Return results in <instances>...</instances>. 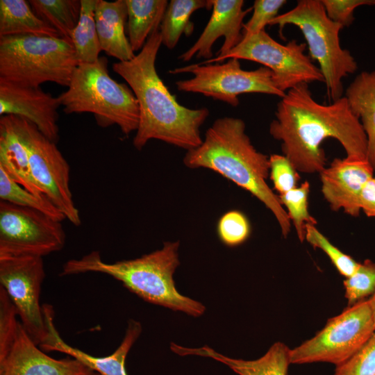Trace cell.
Masks as SVG:
<instances>
[{"label":"cell","mask_w":375,"mask_h":375,"mask_svg":"<svg viewBox=\"0 0 375 375\" xmlns=\"http://www.w3.org/2000/svg\"><path fill=\"white\" fill-rule=\"evenodd\" d=\"M274 115L269 133L281 142L283 154L299 172L320 173L326 167L322 144L330 138L340 143L347 156L367 158L366 134L344 97L322 104L308 84L301 83L281 98Z\"/></svg>","instance_id":"1"},{"label":"cell","mask_w":375,"mask_h":375,"mask_svg":"<svg viewBox=\"0 0 375 375\" xmlns=\"http://www.w3.org/2000/svg\"><path fill=\"white\" fill-rule=\"evenodd\" d=\"M162 44L160 31H154L140 52L131 60L112 65L134 93L140 121L133 143L141 150L152 139L186 149L203 142L200 128L209 115L207 108L192 109L180 104L157 73L156 60Z\"/></svg>","instance_id":"2"},{"label":"cell","mask_w":375,"mask_h":375,"mask_svg":"<svg viewBox=\"0 0 375 375\" xmlns=\"http://www.w3.org/2000/svg\"><path fill=\"white\" fill-rule=\"evenodd\" d=\"M245 129L242 119H217L206 131L202 143L187 151L183 162L189 168L211 169L248 191L272 212L286 238L291 222L278 196L267 183L269 157L254 147Z\"/></svg>","instance_id":"3"},{"label":"cell","mask_w":375,"mask_h":375,"mask_svg":"<svg viewBox=\"0 0 375 375\" xmlns=\"http://www.w3.org/2000/svg\"><path fill=\"white\" fill-rule=\"evenodd\" d=\"M178 247V241L166 242L161 249L140 258L113 263L103 261L100 253L93 251L80 258L67 260L60 275L105 274L149 303L199 317L205 312V306L183 295L175 286L173 275L180 264Z\"/></svg>","instance_id":"4"},{"label":"cell","mask_w":375,"mask_h":375,"mask_svg":"<svg viewBox=\"0 0 375 375\" xmlns=\"http://www.w3.org/2000/svg\"><path fill=\"white\" fill-rule=\"evenodd\" d=\"M67 88L58 97L66 114L90 112L99 126L117 125L126 135L137 131L138 100L126 85L110 77L105 57L92 63H79Z\"/></svg>","instance_id":"5"},{"label":"cell","mask_w":375,"mask_h":375,"mask_svg":"<svg viewBox=\"0 0 375 375\" xmlns=\"http://www.w3.org/2000/svg\"><path fill=\"white\" fill-rule=\"evenodd\" d=\"M71 40L35 35L0 37V78L38 88L68 87L78 65Z\"/></svg>","instance_id":"6"},{"label":"cell","mask_w":375,"mask_h":375,"mask_svg":"<svg viewBox=\"0 0 375 375\" xmlns=\"http://www.w3.org/2000/svg\"><path fill=\"white\" fill-rule=\"evenodd\" d=\"M278 26L281 38L286 25H293L301 31L310 57L318 63L326 87L328 98L336 101L343 94V78L353 74L358 64L351 52L340 44L342 26L327 16L321 0H299L286 12L278 15L269 26Z\"/></svg>","instance_id":"7"},{"label":"cell","mask_w":375,"mask_h":375,"mask_svg":"<svg viewBox=\"0 0 375 375\" xmlns=\"http://www.w3.org/2000/svg\"><path fill=\"white\" fill-rule=\"evenodd\" d=\"M375 333L368 299L330 318L312 338L290 349L291 364L329 362L338 366L359 351Z\"/></svg>","instance_id":"8"},{"label":"cell","mask_w":375,"mask_h":375,"mask_svg":"<svg viewBox=\"0 0 375 375\" xmlns=\"http://www.w3.org/2000/svg\"><path fill=\"white\" fill-rule=\"evenodd\" d=\"M172 74L190 73L193 77L176 82L178 90L199 93L232 106L239 105L238 96L246 93H262L283 98L286 93L275 85L273 74L265 67L253 70L242 69L237 58L224 62L192 64L175 68Z\"/></svg>","instance_id":"9"},{"label":"cell","mask_w":375,"mask_h":375,"mask_svg":"<svg viewBox=\"0 0 375 375\" xmlns=\"http://www.w3.org/2000/svg\"><path fill=\"white\" fill-rule=\"evenodd\" d=\"M306 47V44L299 43L295 40L282 44L264 30L243 38L217 62L237 58L262 64L272 71L276 87L286 93L301 83H324L318 66L304 53Z\"/></svg>","instance_id":"10"},{"label":"cell","mask_w":375,"mask_h":375,"mask_svg":"<svg viewBox=\"0 0 375 375\" xmlns=\"http://www.w3.org/2000/svg\"><path fill=\"white\" fill-rule=\"evenodd\" d=\"M65 241L61 222L37 210L0 201V256L43 258L61 250Z\"/></svg>","instance_id":"11"},{"label":"cell","mask_w":375,"mask_h":375,"mask_svg":"<svg viewBox=\"0 0 375 375\" xmlns=\"http://www.w3.org/2000/svg\"><path fill=\"white\" fill-rule=\"evenodd\" d=\"M19 117L32 176L44 194L73 225L81 224L69 186L70 167L56 143L46 138L32 123Z\"/></svg>","instance_id":"12"},{"label":"cell","mask_w":375,"mask_h":375,"mask_svg":"<svg viewBox=\"0 0 375 375\" xmlns=\"http://www.w3.org/2000/svg\"><path fill=\"white\" fill-rule=\"evenodd\" d=\"M44 277L42 257L0 256V286L15 306L23 327L38 346L47 334L43 306L40 303Z\"/></svg>","instance_id":"13"},{"label":"cell","mask_w":375,"mask_h":375,"mask_svg":"<svg viewBox=\"0 0 375 375\" xmlns=\"http://www.w3.org/2000/svg\"><path fill=\"white\" fill-rule=\"evenodd\" d=\"M210 18L196 42L178 59L205 58L203 64L215 63L242 40L243 19L252 10L244 9L243 0H212Z\"/></svg>","instance_id":"14"},{"label":"cell","mask_w":375,"mask_h":375,"mask_svg":"<svg viewBox=\"0 0 375 375\" xmlns=\"http://www.w3.org/2000/svg\"><path fill=\"white\" fill-rule=\"evenodd\" d=\"M32 340L20 321L12 340L0 348V375H92L74 358L50 357Z\"/></svg>","instance_id":"15"},{"label":"cell","mask_w":375,"mask_h":375,"mask_svg":"<svg viewBox=\"0 0 375 375\" xmlns=\"http://www.w3.org/2000/svg\"><path fill=\"white\" fill-rule=\"evenodd\" d=\"M374 172L367 158H335L319 173L322 193L331 210L359 216L362 189Z\"/></svg>","instance_id":"16"},{"label":"cell","mask_w":375,"mask_h":375,"mask_svg":"<svg viewBox=\"0 0 375 375\" xmlns=\"http://www.w3.org/2000/svg\"><path fill=\"white\" fill-rule=\"evenodd\" d=\"M58 97L40 87L20 85L0 78V115H15L34 124L49 140H59Z\"/></svg>","instance_id":"17"},{"label":"cell","mask_w":375,"mask_h":375,"mask_svg":"<svg viewBox=\"0 0 375 375\" xmlns=\"http://www.w3.org/2000/svg\"><path fill=\"white\" fill-rule=\"evenodd\" d=\"M43 311L47 325V334L39 347L46 352L58 351L76 358L101 375H128L125 362L131 347L140 335L142 327L134 319L128 322L124 337L119 346L110 355L98 357L74 347L65 342L54 324L52 306L44 304Z\"/></svg>","instance_id":"18"},{"label":"cell","mask_w":375,"mask_h":375,"mask_svg":"<svg viewBox=\"0 0 375 375\" xmlns=\"http://www.w3.org/2000/svg\"><path fill=\"white\" fill-rule=\"evenodd\" d=\"M171 350L179 356H199L210 358L222 362L238 375H287L290 349L277 342L260 358L246 360L226 356L205 345L199 348H188L171 343Z\"/></svg>","instance_id":"19"},{"label":"cell","mask_w":375,"mask_h":375,"mask_svg":"<svg viewBox=\"0 0 375 375\" xmlns=\"http://www.w3.org/2000/svg\"><path fill=\"white\" fill-rule=\"evenodd\" d=\"M0 167L28 191L38 195L45 194L32 176L19 117L15 115H3L0 118Z\"/></svg>","instance_id":"20"},{"label":"cell","mask_w":375,"mask_h":375,"mask_svg":"<svg viewBox=\"0 0 375 375\" xmlns=\"http://www.w3.org/2000/svg\"><path fill=\"white\" fill-rule=\"evenodd\" d=\"M128 13L125 0H97L94 18L102 51L120 62L132 60L135 55L125 35Z\"/></svg>","instance_id":"21"},{"label":"cell","mask_w":375,"mask_h":375,"mask_svg":"<svg viewBox=\"0 0 375 375\" xmlns=\"http://www.w3.org/2000/svg\"><path fill=\"white\" fill-rule=\"evenodd\" d=\"M367 138V158L375 171V70L358 74L344 96Z\"/></svg>","instance_id":"22"},{"label":"cell","mask_w":375,"mask_h":375,"mask_svg":"<svg viewBox=\"0 0 375 375\" xmlns=\"http://www.w3.org/2000/svg\"><path fill=\"white\" fill-rule=\"evenodd\" d=\"M35 35L62 38L54 28L40 19L24 0L0 1V37Z\"/></svg>","instance_id":"23"},{"label":"cell","mask_w":375,"mask_h":375,"mask_svg":"<svg viewBox=\"0 0 375 375\" xmlns=\"http://www.w3.org/2000/svg\"><path fill=\"white\" fill-rule=\"evenodd\" d=\"M128 40L133 51L142 49L150 35L160 28L167 0H125Z\"/></svg>","instance_id":"24"},{"label":"cell","mask_w":375,"mask_h":375,"mask_svg":"<svg viewBox=\"0 0 375 375\" xmlns=\"http://www.w3.org/2000/svg\"><path fill=\"white\" fill-rule=\"evenodd\" d=\"M212 8V0H171L160 25L162 44L169 49H174L183 34L190 36L193 33L192 14L199 9Z\"/></svg>","instance_id":"25"},{"label":"cell","mask_w":375,"mask_h":375,"mask_svg":"<svg viewBox=\"0 0 375 375\" xmlns=\"http://www.w3.org/2000/svg\"><path fill=\"white\" fill-rule=\"evenodd\" d=\"M97 1L81 0L79 20L70 36L78 63L96 62L102 51L94 18Z\"/></svg>","instance_id":"26"},{"label":"cell","mask_w":375,"mask_h":375,"mask_svg":"<svg viewBox=\"0 0 375 375\" xmlns=\"http://www.w3.org/2000/svg\"><path fill=\"white\" fill-rule=\"evenodd\" d=\"M34 13L58 31L62 38L70 39L80 17L79 0H30Z\"/></svg>","instance_id":"27"},{"label":"cell","mask_w":375,"mask_h":375,"mask_svg":"<svg viewBox=\"0 0 375 375\" xmlns=\"http://www.w3.org/2000/svg\"><path fill=\"white\" fill-rule=\"evenodd\" d=\"M0 199L19 206L39 210L50 217L62 222L65 216L46 194H35L14 181L0 167Z\"/></svg>","instance_id":"28"},{"label":"cell","mask_w":375,"mask_h":375,"mask_svg":"<svg viewBox=\"0 0 375 375\" xmlns=\"http://www.w3.org/2000/svg\"><path fill=\"white\" fill-rule=\"evenodd\" d=\"M310 183L308 181L299 186L278 194L281 205L285 208L289 219L292 222L298 238L302 242L305 240L306 226L317 224V220L308 211V195Z\"/></svg>","instance_id":"29"},{"label":"cell","mask_w":375,"mask_h":375,"mask_svg":"<svg viewBox=\"0 0 375 375\" xmlns=\"http://www.w3.org/2000/svg\"><path fill=\"white\" fill-rule=\"evenodd\" d=\"M343 285L348 306L369 298L375 293V262L365 260Z\"/></svg>","instance_id":"30"},{"label":"cell","mask_w":375,"mask_h":375,"mask_svg":"<svg viewBox=\"0 0 375 375\" xmlns=\"http://www.w3.org/2000/svg\"><path fill=\"white\" fill-rule=\"evenodd\" d=\"M305 240L314 248L322 250L340 274L345 278L349 277L358 269L360 262L334 246L315 225L306 226Z\"/></svg>","instance_id":"31"},{"label":"cell","mask_w":375,"mask_h":375,"mask_svg":"<svg viewBox=\"0 0 375 375\" xmlns=\"http://www.w3.org/2000/svg\"><path fill=\"white\" fill-rule=\"evenodd\" d=\"M217 235L221 242L228 247L244 243L251 233V225L247 216L240 210L225 212L219 219Z\"/></svg>","instance_id":"32"},{"label":"cell","mask_w":375,"mask_h":375,"mask_svg":"<svg viewBox=\"0 0 375 375\" xmlns=\"http://www.w3.org/2000/svg\"><path fill=\"white\" fill-rule=\"evenodd\" d=\"M334 375H375V333L359 351L336 366Z\"/></svg>","instance_id":"33"},{"label":"cell","mask_w":375,"mask_h":375,"mask_svg":"<svg viewBox=\"0 0 375 375\" xmlns=\"http://www.w3.org/2000/svg\"><path fill=\"white\" fill-rule=\"evenodd\" d=\"M287 3L285 0H256L249 20L243 24L242 39L258 33L277 17L280 9Z\"/></svg>","instance_id":"34"},{"label":"cell","mask_w":375,"mask_h":375,"mask_svg":"<svg viewBox=\"0 0 375 375\" xmlns=\"http://www.w3.org/2000/svg\"><path fill=\"white\" fill-rule=\"evenodd\" d=\"M269 176L274 190L278 194L297 187L300 180L298 171L283 154H272L269 157Z\"/></svg>","instance_id":"35"},{"label":"cell","mask_w":375,"mask_h":375,"mask_svg":"<svg viewBox=\"0 0 375 375\" xmlns=\"http://www.w3.org/2000/svg\"><path fill=\"white\" fill-rule=\"evenodd\" d=\"M326 13L333 22L343 27L353 22L355 10L362 6L373 5V0H321Z\"/></svg>","instance_id":"36"},{"label":"cell","mask_w":375,"mask_h":375,"mask_svg":"<svg viewBox=\"0 0 375 375\" xmlns=\"http://www.w3.org/2000/svg\"><path fill=\"white\" fill-rule=\"evenodd\" d=\"M360 210L369 217H375V176L364 185L360 197Z\"/></svg>","instance_id":"37"},{"label":"cell","mask_w":375,"mask_h":375,"mask_svg":"<svg viewBox=\"0 0 375 375\" xmlns=\"http://www.w3.org/2000/svg\"><path fill=\"white\" fill-rule=\"evenodd\" d=\"M368 300H369V305L372 310L373 322H374V328H375V293L372 296H371L369 298H368Z\"/></svg>","instance_id":"38"},{"label":"cell","mask_w":375,"mask_h":375,"mask_svg":"<svg viewBox=\"0 0 375 375\" xmlns=\"http://www.w3.org/2000/svg\"><path fill=\"white\" fill-rule=\"evenodd\" d=\"M92 375H101V374H99L97 373V372H94V373H93Z\"/></svg>","instance_id":"39"},{"label":"cell","mask_w":375,"mask_h":375,"mask_svg":"<svg viewBox=\"0 0 375 375\" xmlns=\"http://www.w3.org/2000/svg\"><path fill=\"white\" fill-rule=\"evenodd\" d=\"M373 6H375V0H373Z\"/></svg>","instance_id":"40"}]
</instances>
